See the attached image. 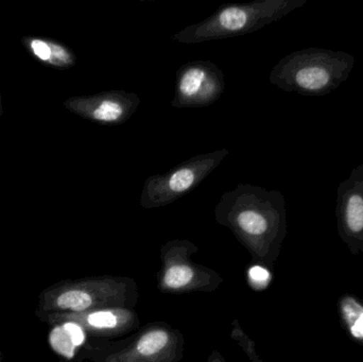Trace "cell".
Here are the masks:
<instances>
[{"label": "cell", "mask_w": 363, "mask_h": 362, "mask_svg": "<svg viewBox=\"0 0 363 362\" xmlns=\"http://www.w3.org/2000/svg\"><path fill=\"white\" fill-rule=\"evenodd\" d=\"M215 216L258 256L274 259L279 254L287 233L286 201L281 191L237 185L221 196Z\"/></svg>", "instance_id": "1"}, {"label": "cell", "mask_w": 363, "mask_h": 362, "mask_svg": "<svg viewBox=\"0 0 363 362\" xmlns=\"http://www.w3.org/2000/svg\"><path fill=\"white\" fill-rule=\"evenodd\" d=\"M355 63V57L345 51L311 47L284 57L271 70L269 79L287 93L322 97L350 78Z\"/></svg>", "instance_id": "2"}, {"label": "cell", "mask_w": 363, "mask_h": 362, "mask_svg": "<svg viewBox=\"0 0 363 362\" xmlns=\"http://www.w3.org/2000/svg\"><path fill=\"white\" fill-rule=\"evenodd\" d=\"M307 1L254 0L247 4H223L211 16L174 34L172 40L183 44H199L245 35L279 21Z\"/></svg>", "instance_id": "3"}, {"label": "cell", "mask_w": 363, "mask_h": 362, "mask_svg": "<svg viewBox=\"0 0 363 362\" xmlns=\"http://www.w3.org/2000/svg\"><path fill=\"white\" fill-rule=\"evenodd\" d=\"M121 286L110 280L66 281L40 293L35 316L44 322L53 315L82 314L121 303Z\"/></svg>", "instance_id": "4"}, {"label": "cell", "mask_w": 363, "mask_h": 362, "mask_svg": "<svg viewBox=\"0 0 363 362\" xmlns=\"http://www.w3.org/2000/svg\"><path fill=\"white\" fill-rule=\"evenodd\" d=\"M228 153V149L202 153L179 164L165 174L149 176L143 187L140 206L162 208L181 199L216 170Z\"/></svg>", "instance_id": "5"}, {"label": "cell", "mask_w": 363, "mask_h": 362, "mask_svg": "<svg viewBox=\"0 0 363 362\" xmlns=\"http://www.w3.org/2000/svg\"><path fill=\"white\" fill-rule=\"evenodd\" d=\"M225 89L224 74L215 63L196 60L184 64L176 74V108H198L211 106L221 98Z\"/></svg>", "instance_id": "6"}, {"label": "cell", "mask_w": 363, "mask_h": 362, "mask_svg": "<svg viewBox=\"0 0 363 362\" xmlns=\"http://www.w3.org/2000/svg\"><path fill=\"white\" fill-rule=\"evenodd\" d=\"M140 99L135 93L108 91L93 95L74 96L63 106L77 116L101 125H121L138 111Z\"/></svg>", "instance_id": "7"}, {"label": "cell", "mask_w": 363, "mask_h": 362, "mask_svg": "<svg viewBox=\"0 0 363 362\" xmlns=\"http://www.w3.org/2000/svg\"><path fill=\"white\" fill-rule=\"evenodd\" d=\"M337 229L353 255L363 254V164L337 188Z\"/></svg>", "instance_id": "8"}, {"label": "cell", "mask_w": 363, "mask_h": 362, "mask_svg": "<svg viewBox=\"0 0 363 362\" xmlns=\"http://www.w3.org/2000/svg\"><path fill=\"white\" fill-rule=\"evenodd\" d=\"M44 322L50 325L74 322L89 333L104 334L128 327L131 323V314L121 310H98L82 314L53 315Z\"/></svg>", "instance_id": "9"}, {"label": "cell", "mask_w": 363, "mask_h": 362, "mask_svg": "<svg viewBox=\"0 0 363 362\" xmlns=\"http://www.w3.org/2000/svg\"><path fill=\"white\" fill-rule=\"evenodd\" d=\"M21 44L35 61L55 69H70L77 64V57L67 45L55 38L27 35Z\"/></svg>", "instance_id": "10"}, {"label": "cell", "mask_w": 363, "mask_h": 362, "mask_svg": "<svg viewBox=\"0 0 363 362\" xmlns=\"http://www.w3.org/2000/svg\"><path fill=\"white\" fill-rule=\"evenodd\" d=\"M172 346V335L165 329H151L142 336L131 352L121 357L119 361L131 362L157 361L165 356Z\"/></svg>", "instance_id": "11"}, {"label": "cell", "mask_w": 363, "mask_h": 362, "mask_svg": "<svg viewBox=\"0 0 363 362\" xmlns=\"http://www.w3.org/2000/svg\"><path fill=\"white\" fill-rule=\"evenodd\" d=\"M338 314L349 337L363 346V301L351 293H345L338 300Z\"/></svg>", "instance_id": "12"}, {"label": "cell", "mask_w": 363, "mask_h": 362, "mask_svg": "<svg viewBox=\"0 0 363 362\" xmlns=\"http://www.w3.org/2000/svg\"><path fill=\"white\" fill-rule=\"evenodd\" d=\"M194 278V272L189 266L174 265L164 274V285L167 288L178 290L188 286Z\"/></svg>", "instance_id": "13"}, {"label": "cell", "mask_w": 363, "mask_h": 362, "mask_svg": "<svg viewBox=\"0 0 363 362\" xmlns=\"http://www.w3.org/2000/svg\"><path fill=\"white\" fill-rule=\"evenodd\" d=\"M249 278L251 281L252 284L257 288H264V287L268 286L269 283L271 280V274L268 270L264 269V267L260 266H255V267L251 268L249 271Z\"/></svg>", "instance_id": "14"}, {"label": "cell", "mask_w": 363, "mask_h": 362, "mask_svg": "<svg viewBox=\"0 0 363 362\" xmlns=\"http://www.w3.org/2000/svg\"><path fill=\"white\" fill-rule=\"evenodd\" d=\"M4 115V104H2L1 89H0V117Z\"/></svg>", "instance_id": "15"}, {"label": "cell", "mask_w": 363, "mask_h": 362, "mask_svg": "<svg viewBox=\"0 0 363 362\" xmlns=\"http://www.w3.org/2000/svg\"><path fill=\"white\" fill-rule=\"evenodd\" d=\"M0 362H2V354H1V351H0Z\"/></svg>", "instance_id": "16"}]
</instances>
